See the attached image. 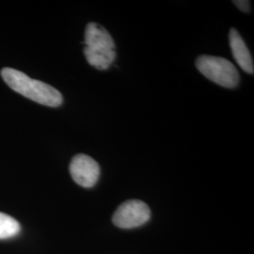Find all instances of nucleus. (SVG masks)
I'll use <instances>...</instances> for the list:
<instances>
[{
    "mask_svg": "<svg viewBox=\"0 0 254 254\" xmlns=\"http://www.w3.org/2000/svg\"><path fill=\"white\" fill-rule=\"evenodd\" d=\"M150 218L151 210L147 203L140 200H128L115 211L112 221L117 227L133 229L145 224Z\"/></svg>",
    "mask_w": 254,
    "mask_h": 254,
    "instance_id": "obj_4",
    "label": "nucleus"
},
{
    "mask_svg": "<svg viewBox=\"0 0 254 254\" xmlns=\"http://www.w3.org/2000/svg\"><path fill=\"white\" fill-rule=\"evenodd\" d=\"M229 42L233 56L237 64L246 73L254 74V65L252 55L246 46L244 40L236 28H231L229 33Z\"/></svg>",
    "mask_w": 254,
    "mask_h": 254,
    "instance_id": "obj_6",
    "label": "nucleus"
},
{
    "mask_svg": "<svg viewBox=\"0 0 254 254\" xmlns=\"http://www.w3.org/2000/svg\"><path fill=\"white\" fill-rule=\"evenodd\" d=\"M1 76L10 89L41 105L57 108L63 104V95L45 82L32 79L26 73L11 68H4Z\"/></svg>",
    "mask_w": 254,
    "mask_h": 254,
    "instance_id": "obj_1",
    "label": "nucleus"
},
{
    "mask_svg": "<svg viewBox=\"0 0 254 254\" xmlns=\"http://www.w3.org/2000/svg\"><path fill=\"white\" fill-rule=\"evenodd\" d=\"M234 4L236 5V7L240 10L244 11V12H249L250 11V2L247 0H240V1H234Z\"/></svg>",
    "mask_w": 254,
    "mask_h": 254,
    "instance_id": "obj_8",
    "label": "nucleus"
},
{
    "mask_svg": "<svg viewBox=\"0 0 254 254\" xmlns=\"http://www.w3.org/2000/svg\"><path fill=\"white\" fill-rule=\"evenodd\" d=\"M84 55L97 70H107L116 60V46L109 31L97 23H90L85 29Z\"/></svg>",
    "mask_w": 254,
    "mask_h": 254,
    "instance_id": "obj_2",
    "label": "nucleus"
},
{
    "mask_svg": "<svg viewBox=\"0 0 254 254\" xmlns=\"http://www.w3.org/2000/svg\"><path fill=\"white\" fill-rule=\"evenodd\" d=\"M20 230V224L15 218L0 212V239L17 236Z\"/></svg>",
    "mask_w": 254,
    "mask_h": 254,
    "instance_id": "obj_7",
    "label": "nucleus"
},
{
    "mask_svg": "<svg viewBox=\"0 0 254 254\" xmlns=\"http://www.w3.org/2000/svg\"><path fill=\"white\" fill-rule=\"evenodd\" d=\"M195 65L209 80L224 88H236L240 80L236 66L224 58L201 55L197 58Z\"/></svg>",
    "mask_w": 254,
    "mask_h": 254,
    "instance_id": "obj_3",
    "label": "nucleus"
},
{
    "mask_svg": "<svg viewBox=\"0 0 254 254\" xmlns=\"http://www.w3.org/2000/svg\"><path fill=\"white\" fill-rule=\"evenodd\" d=\"M69 169L73 181L86 189L94 187L100 176L99 164L87 154L73 156Z\"/></svg>",
    "mask_w": 254,
    "mask_h": 254,
    "instance_id": "obj_5",
    "label": "nucleus"
}]
</instances>
